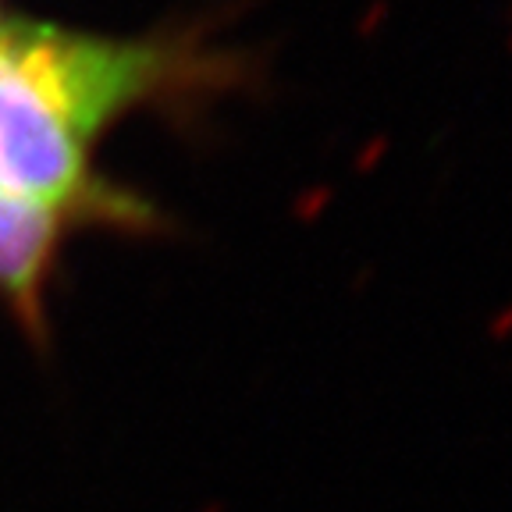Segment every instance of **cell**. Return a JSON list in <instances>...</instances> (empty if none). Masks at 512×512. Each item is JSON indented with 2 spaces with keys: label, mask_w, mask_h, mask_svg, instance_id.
Listing matches in <instances>:
<instances>
[{
  "label": "cell",
  "mask_w": 512,
  "mask_h": 512,
  "mask_svg": "<svg viewBox=\"0 0 512 512\" xmlns=\"http://www.w3.org/2000/svg\"><path fill=\"white\" fill-rule=\"evenodd\" d=\"M239 82L242 57L210 47L200 32L118 40L57 25H0V192L61 214L150 228V203L93 182L96 139L121 114L207 104Z\"/></svg>",
  "instance_id": "6da1fadb"
},
{
  "label": "cell",
  "mask_w": 512,
  "mask_h": 512,
  "mask_svg": "<svg viewBox=\"0 0 512 512\" xmlns=\"http://www.w3.org/2000/svg\"><path fill=\"white\" fill-rule=\"evenodd\" d=\"M61 210L36 207L0 192V288L29 317L40 310V288L61 235Z\"/></svg>",
  "instance_id": "7a4b0ae2"
}]
</instances>
